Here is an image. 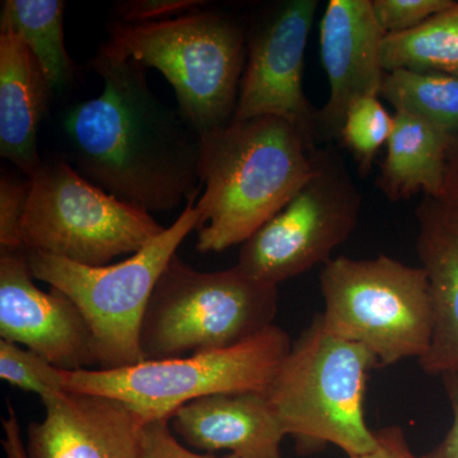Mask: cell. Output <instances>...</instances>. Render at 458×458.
Instances as JSON below:
<instances>
[{
    "instance_id": "cell-1",
    "label": "cell",
    "mask_w": 458,
    "mask_h": 458,
    "mask_svg": "<svg viewBox=\"0 0 458 458\" xmlns=\"http://www.w3.org/2000/svg\"><path fill=\"white\" fill-rule=\"evenodd\" d=\"M89 66L104 89L63 117L66 161L93 185L149 214L199 198L201 137L153 92L146 66L107 42Z\"/></svg>"
},
{
    "instance_id": "cell-2",
    "label": "cell",
    "mask_w": 458,
    "mask_h": 458,
    "mask_svg": "<svg viewBox=\"0 0 458 458\" xmlns=\"http://www.w3.org/2000/svg\"><path fill=\"white\" fill-rule=\"evenodd\" d=\"M282 117L232 120L201 137L197 250L222 252L279 213L313 172V150Z\"/></svg>"
},
{
    "instance_id": "cell-3",
    "label": "cell",
    "mask_w": 458,
    "mask_h": 458,
    "mask_svg": "<svg viewBox=\"0 0 458 458\" xmlns=\"http://www.w3.org/2000/svg\"><path fill=\"white\" fill-rule=\"evenodd\" d=\"M107 31L114 50L161 72L200 137L233 120L247 57V30L236 18L194 12L157 22L116 21Z\"/></svg>"
},
{
    "instance_id": "cell-4",
    "label": "cell",
    "mask_w": 458,
    "mask_h": 458,
    "mask_svg": "<svg viewBox=\"0 0 458 458\" xmlns=\"http://www.w3.org/2000/svg\"><path fill=\"white\" fill-rule=\"evenodd\" d=\"M378 361L358 344L331 335L316 315L292 343L265 397L285 436L302 448L336 445L349 457L375 450L364 414L367 378Z\"/></svg>"
},
{
    "instance_id": "cell-5",
    "label": "cell",
    "mask_w": 458,
    "mask_h": 458,
    "mask_svg": "<svg viewBox=\"0 0 458 458\" xmlns=\"http://www.w3.org/2000/svg\"><path fill=\"white\" fill-rule=\"evenodd\" d=\"M278 297V286L256 282L236 267L199 271L174 255L144 315V360L240 345L273 327Z\"/></svg>"
},
{
    "instance_id": "cell-6",
    "label": "cell",
    "mask_w": 458,
    "mask_h": 458,
    "mask_svg": "<svg viewBox=\"0 0 458 458\" xmlns=\"http://www.w3.org/2000/svg\"><path fill=\"white\" fill-rule=\"evenodd\" d=\"M319 286L325 330L366 349L378 367L419 360L429 351L433 303L423 267L386 255L340 256L324 265Z\"/></svg>"
},
{
    "instance_id": "cell-7",
    "label": "cell",
    "mask_w": 458,
    "mask_h": 458,
    "mask_svg": "<svg viewBox=\"0 0 458 458\" xmlns=\"http://www.w3.org/2000/svg\"><path fill=\"white\" fill-rule=\"evenodd\" d=\"M186 204L170 227L126 260L89 267L40 251H26L33 278L68 295L95 336L99 369H117L144 361L140 331L148 303L168 262L194 229L199 212Z\"/></svg>"
},
{
    "instance_id": "cell-8",
    "label": "cell",
    "mask_w": 458,
    "mask_h": 458,
    "mask_svg": "<svg viewBox=\"0 0 458 458\" xmlns=\"http://www.w3.org/2000/svg\"><path fill=\"white\" fill-rule=\"evenodd\" d=\"M292 342L273 327L232 348L117 369L63 370L66 390L104 394L131 406L143 424L171 420L191 401L214 394L267 393Z\"/></svg>"
},
{
    "instance_id": "cell-9",
    "label": "cell",
    "mask_w": 458,
    "mask_h": 458,
    "mask_svg": "<svg viewBox=\"0 0 458 458\" xmlns=\"http://www.w3.org/2000/svg\"><path fill=\"white\" fill-rule=\"evenodd\" d=\"M152 214L90 183L66 159L51 158L30 177L22 219L26 251L89 267L134 255L165 231Z\"/></svg>"
},
{
    "instance_id": "cell-10",
    "label": "cell",
    "mask_w": 458,
    "mask_h": 458,
    "mask_svg": "<svg viewBox=\"0 0 458 458\" xmlns=\"http://www.w3.org/2000/svg\"><path fill=\"white\" fill-rule=\"evenodd\" d=\"M360 191L331 148L313 150V172L297 194L241 246L234 267L276 285L327 265L358 225Z\"/></svg>"
},
{
    "instance_id": "cell-11",
    "label": "cell",
    "mask_w": 458,
    "mask_h": 458,
    "mask_svg": "<svg viewBox=\"0 0 458 458\" xmlns=\"http://www.w3.org/2000/svg\"><path fill=\"white\" fill-rule=\"evenodd\" d=\"M318 0L271 4L247 30V57L233 120L282 117L315 146L318 111L303 89L304 51Z\"/></svg>"
},
{
    "instance_id": "cell-12",
    "label": "cell",
    "mask_w": 458,
    "mask_h": 458,
    "mask_svg": "<svg viewBox=\"0 0 458 458\" xmlns=\"http://www.w3.org/2000/svg\"><path fill=\"white\" fill-rule=\"evenodd\" d=\"M26 250H0V336L63 370L98 366L95 336L77 304L33 283Z\"/></svg>"
},
{
    "instance_id": "cell-13",
    "label": "cell",
    "mask_w": 458,
    "mask_h": 458,
    "mask_svg": "<svg viewBox=\"0 0 458 458\" xmlns=\"http://www.w3.org/2000/svg\"><path fill=\"white\" fill-rule=\"evenodd\" d=\"M385 38L372 0L327 3L319 26V50L330 95L318 111V134L340 138L349 107L358 99L381 96Z\"/></svg>"
},
{
    "instance_id": "cell-14",
    "label": "cell",
    "mask_w": 458,
    "mask_h": 458,
    "mask_svg": "<svg viewBox=\"0 0 458 458\" xmlns=\"http://www.w3.org/2000/svg\"><path fill=\"white\" fill-rule=\"evenodd\" d=\"M42 403L45 418L27 429V457L141 458L144 424L123 401L66 390Z\"/></svg>"
},
{
    "instance_id": "cell-15",
    "label": "cell",
    "mask_w": 458,
    "mask_h": 458,
    "mask_svg": "<svg viewBox=\"0 0 458 458\" xmlns=\"http://www.w3.org/2000/svg\"><path fill=\"white\" fill-rule=\"evenodd\" d=\"M172 429L190 447L227 450L241 458H283L279 419L262 393H221L191 401L171 418Z\"/></svg>"
},
{
    "instance_id": "cell-16",
    "label": "cell",
    "mask_w": 458,
    "mask_h": 458,
    "mask_svg": "<svg viewBox=\"0 0 458 458\" xmlns=\"http://www.w3.org/2000/svg\"><path fill=\"white\" fill-rule=\"evenodd\" d=\"M415 214L417 251L433 303L432 342L419 366L427 375L458 377V208L424 197Z\"/></svg>"
},
{
    "instance_id": "cell-17",
    "label": "cell",
    "mask_w": 458,
    "mask_h": 458,
    "mask_svg": "<svg viewBox=\"0 0 458 458\" xmlns=\"http://www.w3.org/2000/svg\"><path fill=\"white\" fill-rule=\"evenodd\" d=\"M54 95L29 47L13 33L0 32V156L29 179L44 162L38 131Z\"/></svg>"
},
{
    "instance_id": "cell-18",
    "label": "cell",
    "mask_w": 458,
    "mask_h": 458,
    "mask_svg": "<svg viewBox=\"0 0 458 458\" xmlns=\"http://www.w3.org/2000/svg\"><path fill=\"white\" fill-rule=\"evenodd\" d=\"M394 119L377 185L390 201L405 200L418 192L442 200L454 141L417 114L394 111Z\"/></svg>"
},
{
    "instance_id": "cell-19",
    "label": "cell",
    "mask_w": 458,
    "mask_h": 458,
    "mask_svg": "<svg viewBox=\"0 0 458 458\" xmlns=\"http://www.w3.org/2000/svg\"><path fill=\"white\" fill-rule=\"evenodd\" d=\"M63 0H5L0 32H11L29 47L49 81L54 93L69 89L75 65L64 41Z\"/></svg>"
},
{
    "instance_id": "cell-20",
    "label": "cell",
    "mask_w": 458,
    "mask_h": 458,
    "mask_svg": "<svg viewBox=\"0 0 458 458\" xmlns=\"http://www.w3.org/2000/svg\"><path fill=\"white\" fill-rule=\"evenodd\" d=\"M382 62L386 73L458 75V2L412 31L386 35Z\"/></svg>"
},
{
    "instance_id": "cell-21",
    "label": "cell",
    "mask_w": 458,
    "mask_h": 458,
    "mask_svg": "<svg viewBox=\"0 0 458 458\" xmlns=\"http://www.w3.org/2000/svg\"><path fill=\"white\" fill-rule=\"evenodd\" d=\"M379 98L394 111L417 114L438 126L458 149V75L390 72L385 74Z\"/></svg>"
},
{
    "instance_id": "cell-22",
    "label": "cell",
    "mask_w": 458,
    "mask_h": 458,
    "mask_svg": "<svg viewBox=\"0 0 458 458\" xmlns=\"http://www.w3.org/2000/svg\"><path fill=\"white\" fill-rule=\"evenodd\" d=\"M394 123V114L375 96L358 99L349 107L340 140L354 157L361 176L369 174L377 153L387 144Z\"/></svg>"
},
{
    "instance_id": "cell-23",
    "label": "cell",
    "mask_w": 458,
    "mask_h": 458,
    "mask_svg": "<svg viewBox=\"0 0 458 458\" xmlns=\"http://www.w3.org/2000/svg\"><path fill=\"white\" fill-rule=\"evenodd\" d=\"M0 377L21 390L38 394L41 400L66 391L63 369L38 352L3 339L0 340Z\"/></svg>"
},
{
    "instance_id": "cell-24",
    "label": "cell",
    "mask_w": 458,
    "mask_h": 458,
    "mask_svg": "<svg viewBox=\"0 0 458 458\" xmlns=\"http://www.w3.org/2000/svg\"><path fill=\"white\" fill-rule=\"evenodd\" d=\"M452 3L454 0H372V8L386 35H399L423 25Z\"/></svg>"
},
{
    "instance_id": "cell-25",
    "label": "cell",
    "mask_w": 458,
    "mask_h": 458,
    "mask_svg": "<svg viewBox=\"0 0 458 458\" xmlns=\"http://www.w3.org/2000/svg\"><path fill=\"white\" fill-rule=\"evenodd\" d=\"M30 194V179L3 174L0 180V250H25L22 219Z\"/></svg>"
},
{
    "instance_id": "cell-26",
    "label": "cell",
    "mask_w": 458,
    "mask_h": 458,
    "mask_svg": "<svg viewBox=\"0 0 458 458\" xmlns=\"http://www.w3.org/2000/svg\"><path fill=\"white\" fill-rule=\"evenodd\" d=\"M204 4L200 0H129L117 3L114 9L119 22L148 23L179 17Z\"/></svg>"
},
{
    "instance_id": "cell-27",
    "label": "cell",
    "mask_w": 458,
    "mask_h": 458,
    "mask_svg": "<svg viewBox=\"0 0 458 458\" xmlns=\"http://www.w3.org/2000/svg\"><path fill=\"white\" fill-rule=\"evenodd\" d=\"M168 420L150 421L141 429V458H241L236 454L214 456L190 451L172 434Z\"/></svg>"
},
{
    "instance_id": "cell-28",
    "label": "cell",
    "mask_w": 458,
    "mask_h": 458,
    "mask_svg": "<svg viewBox=\"0 0 458 458\" xmlns=\"http://www.w3.org/2000/svg\"><path fill=\"white\" fill-rule=\"evenodd\" d=\"M452 409V424L442 442L420 458H458V377H442Z\"/></svg>"
},
{
    "instance_id": "cell-29",
    "label": "cell",
    "mask_w": 458,
    "mask_h": 458,
    "mask_svg": "<svg viewBox=\"0 0 458 458\" xmlns=\"http://www.w3.org/2000/svg\"><path fill=\"white\" fill-rule=\"evenodd\" d=\"M375 433L377 439L375 450L349 458H420L415 456L410 450L403 428L390 426Z\"/></svg>"
},
{
    "instance_id": "cell-30",
    "label": "cell",
    "mask_w": 458,
    "mask_h": 458,
    "mask_svg": "<svg viewBox=\"0 0 458 458\" xmlns=\"http://www.w3.org/2000/svg\"><path fill=\"white\" fill-rule=\"evenodd\" d=\"M3 430H4V438L2 445L4 448L5 457L7 458H29L27 457L25 441L21 433L20 421L14 409L8 406V417L3 419Z\"/></svg>"
},
{
    "instance_id": "cell-31",
    "label": "cell",
    "mask_w": 458,
    "mask_h": 458,
    "mask_svg": "<svg viewBox=\"0 0 458 458\" xmlns=\"http://www.w3.org/2000/svg\"><path fill=\"white\" fill-rule=\"evenodd\" d=\"M442 200L458 208V149L451 155L447 179H445V197Z\"/></svg>"
}]
</instances>
